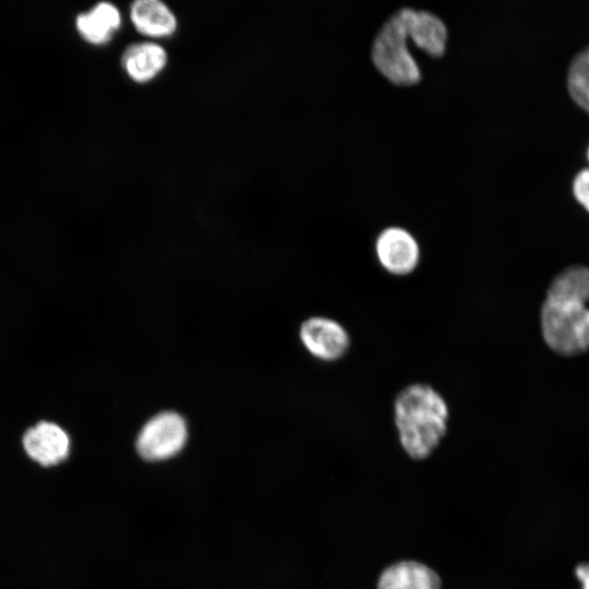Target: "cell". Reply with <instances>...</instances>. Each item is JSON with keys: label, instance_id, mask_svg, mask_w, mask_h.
<instances>
[{"label": "cell", "instance_id": "12", "mask_svg": "<svg viewBox=\"0 0 589 589\" xmlns=\"http://www.w3.org/2000/svg\"><path fill=\"white\" fill-rule=\"evenodd\" d=\"M122 17L119 9L110 2H98L89 11L76 16L79 34L92 45L109 43L121 27Z\"/></svg>", "mask_w": 589, "mask_h": 589}, {"label": "cell", "instance_id": "17", "mask_svg": "<svg viewBox=\"0 0 589 589\" xmlns=\"http://www.w3.org/2000/svg\"><path fill=\"white\" fill-rule=\"evenodd\" d=\"M588 160H589V147H588Z\"/></svg>", "mask_w": 589, "mask_h": 589}, {"label": "cell", "instance_id": "16", "mask_svg": "<svg viewBox=\"0 0 589 589\" xmlns=\"http://www.w3.org/2000/svg\"><path fill=\"white\" fill-rule=\"evenodd\" d=\"M575 574L581 584V589H589V563L579 564L575 569Z\"/></svg>", "mask_w": 589, "mask_h": 589}, {"label": "cell", "instance_id": "11", "mask_svg": "<svg viewBox=\"0 0 589 589\" xmlns=\"http://www.w3.org/2000/svg\"><path fill=\"white\" fill-rule=\"evenodd\" d=\"M130 20L137 33L153 38L172 36L178 20L172 10L159 0H136L130 5Z\"/></svg>", "mask_w": 589, "mask_h": 589}, {"label": "cell", "instance_id": "13", "mask_svg": "<svg viewBox=\"0 0 589 589\" xmlns=\"http://www.w3.org/2000/svg\"><path fill=\"white\" fill-rule=\"evenodd\" d=\"M545 299L586 304L589 301V268L573 266L558 274L550 284Z\"/></svg>", "mask_w": 589, "mask_h": 589}, {"label": "cell", "instance_id": "8", "mask_svg": "<svg viewBox=\"0 0 589 589\" xmlns=\"http://www.w3.org/2000/svg\"><path fill=\"white\" fill-rule=\"evenodd\" d=\"M408 37L413 44L433 58L442 57L446 49L447 28L445 23L432 12L399 9Z\"/></svg>", "mask_w": 589, "mask_h": 589}, {"label": "cell", "instance_id": "14", "mask_svg": "<svg viewBox=\"0 0 589 589\" xmlns=\"http://www.w3.org/2000/svg\"><path fill=\"white\" fill-rule=\"evenodd\" d=\"M567 86L573 99L589 112V46L570 62Z\"/></svg>", "mask_w": 589, "mask_h": 589}, {"label": "cell", "instance_id": "5", "mask_svg": "<svg viewBox=\"0 0 589 589\" xmlns=\"http://www.w3.org/2000/svg\"><path fill=\"white\" fill-rule=\"evenodd\" d=\"M374 250L381 267L398 277L412 274L421 259L417 239L398 226L384 228L375 239Z\"/></svg>", "mask_w": 589, "mask_h": 589}, {"label": "cell", "instance_id": "15", "mask_svg": "<svg viewBox=\"0 0 589 589\" xmlns=\"http://www.w3.org/2000/svg\"><path fill=\"white\" fill-rule=\"evenodd\" d=\"M573 192L576 200L589 212V168L581 169L575 176Z\"/></svg>", "mask_w": 589, "mask_h": 589}, {"label": "cell", "instance_id": "7", "mask_svg": "<svg viewBox=\"0 0 589 589\" xmlns=\"http://www.w3.org/2000/svg\"><path fill=\"white\" fill-rule=\"evenodd\" d=\"M22 445L35 462L51 467L68 458L71 441L69 434L57 423L40 421L24 433Z\"/></svg>", "mask_w": 589, "mask_h": 589}, {"label": "cell", "instance_id": "4", "mask_svg": "<svg viewBox=\"0 0 589 589\" xmlns=\"http://www.w3.org/2000/svg\"><path fill=\"white\" fill-rule=\"evenodd\" d=\"M188 426L175 411H163L151 418L136 438L139 455L148 461H159L177 455L185 445Z\"/></svg>", "mask_w": 589, "mask_h": 589}, {"label": "cell", "instance_id": "10", "mask_svg": "<svg viewBox=\"0 0 589 589\" xmlns=\"http://www.w3.org/2000/svg\"><path fill=\"white\" fill-rule=\"evenodd\" d=\"M168 53L157 43H135L125 48L121 64L127 75L135 83L154 80L167 65Z\"/></svg>", "mask_w": 589, "mask_h": 589}, {"label": "cell", "instance_id": "9", "mask_svg": "<svg viewBox=\"0 0 589 589\" xmlns=\"http://www.w3.org/2000/svg\"><path fill=\"white\" fill-rule=\"evenodd\" d=\"M376 589H442V580L426 564L402 560L383 569L377 578Z\"/></svg>", "mask_w": 589, "mask_h": 589}, {"label": "cell", "instance_id": "6", "mask_svg": "<svg viewBox=\"0 0 589 589\" xmlns=\"http://www.w3.org/2000/svg\"><path fill=\"white\" fill-rule=\"evenodd\" d=\"M299 336L304 348L325 362L340 360L351 346L348 330L337 321L325 316L305 320L300 326Z\"/></svg>", "mask_w": 589, "mask_h": 589}, {"label": "cell", "instance_id": "3", "mask_svg": "<svg viewBox=\"0 0 589 589\" xmlns=\"http://www.w3.org/2000/svg\"><path fill=\"white\" fill-rule=\"evenodd\" d=\"M541 330L546 345L557 353L574 356L589 350V310L586 304L545 299Z\"/></svg>", "mask_w": 589, "mask_h": 589}, {"label": "cell", "instance_id": "2", "mask_svg": "<svg viewBox=\"0 0 589 589\" xmlns=\"http://www.w3.org/2000/svg\"><path fill=\"white\" fill-rule=\"evenodd\" d=\"M408 33L400 10L388 17L375 35L371 59L376 70L397 85L409 86L421 79L420 68L407 47Z\"/></svg>", "mask_w": 589, "mask_h": 589}, {"label": "cell", "instance_id": "1", "mask_svg": "<svg viewBox=\"0 0 589 589\" xmlns=\"http://www.w3.org/2000/svg\"><path fill=\"white\" fill-rule=\"evenodd\" d=\"M393 418L404 452L414 460L429 458L448 428L447 401L433 386L412 383L396 395Z\"/></svg>", "mask_w": 589, "mask_h": 589}]
</instances>
